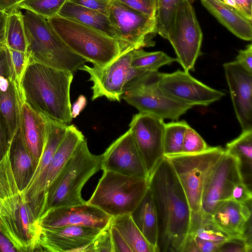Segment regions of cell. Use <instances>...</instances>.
<instances>
[{
  "label": "cell",
  "mask_w": 252,
  "mask_h": 252,
  "mask_svg": "<svg viewBox=\"0 0 252 252\" xmlns=\"http://www.w3.org/2000/svg\"><path fill=\"white\" fill-rule=\"evenodd\" d=\"M73 73L28 63L21 79V98L45 118L69 125L73 118L70 88Z\"/></svg>",
  "instance_id": "2"
},
{
  "label": "cell",
  "mask_w": 252,
  "mask_h": 252,
  "mask_svg": "<svg viewBox=\"0 0 252 252\" xmlns=\"http://www.w3.org/2000/svg\"><path fill=\"white\" fill-rule=\"evenodd\" d=\"M133 50L124 51L104 67L84 64L80 67L79 70L88 73L89 80L93 83L92 100L105 97L110 100L120 102L126 84L135 77L145 72L131 67Z\"/></svg>",
  "instance_id": "11"
},
{
  "label": "cell",
  "mask_w": 252,
  "mask_h": 252,
  "mask_svg": "<svg viewBox=\"0 0 252 252\" xmlns=\"http://www.w3.org/2000/svg\"><path fill=\"white\" fill-rule=\"evenodd\" d=\"M160 73L147 71L135 77L126 84L122 98L140 113L177 121L193 106L169 97L159 89Z\"/></svg>",
  "instance_id": "7"
},
{
  "label": "cell",
  "mask_w": 252,
  "mask_h": 252,
  "mask_svg": "<svg viewBox=\"0 0 252 252\" xmlns=\"http://www.w3.org/2000/svg\"><path fill=\"white\" fill-rule=\"evenodd\" d=\"M20 117L25 141L34 159L38 164L46 143L47 120L32 110L21 98Z\"/></svg>",
  "instance_id": "23"
},
{
  "label": "cell",
  "mask_w": 252,
  "mask_h": 252,
  "mask_svg": "<svg viewBox=\"0 0 252 252\" xmlns=\"http://www.w3.org/2000/svg\"><path fill=\"white\" fill-rule=\"evenodd\" d=\"M58 15L95 29L119 40L108 16L99 11L67 0L60 9Z\"/></svg>",
  "instance_id": "26"
},
{
  "label": "cell",
  "mask_w": 252,
  "mask_h": 252,
  "mask_svg": "<svg viewBox=\"0 0 252 252\" xmlns=\"http://www.w3.org/2000/svg\"><path fill=\"white\" fill-rule=\"evenodd\" d=\"M101 230L81 226L41 228L38 243L41 252H94L93 242Z\"/></svg>",
  "instance_id": "19"
},
{
  "label": "cell",
  "mask_w": 252,
  "mask_h": 252,
  "mask_svg": "<svg viewBox=\"0 0 252 252\" xmlns=\"http://www.w3.org/2000/svg\"><path fill=\"white\" fill-rule=\"evenodd\" d=\"M1 207H2V201L0 199V212L1 210Z\"/></svg>",
  "instance_id": "56"
},
{
  "label": "cell",
  "mask_w": 252,
  "mask_h": 252,
  "mask_svg": "<svg viewBox=\"0 0 252 252\" xmlns=\"http://www.w3.org/2000/svg\"><path fill=\"white\" fill-rule=\"evenodd\" d=\"M86 104V97L83 95H80L74 103L72 108H71V115L72 118H76L80 112L85 107Z\"/></svg>",
  "instance_id": "52"
},
{
  "label": "cell",
  "mask_w": 252,
  "mask_h": 252,
  "mask_svg": "<svg viewBox=\"0 0 252 252\" xmlns=\"http://www.w3.org/2000/svg\"><path fill=\"white\" fill-rule=\"evenodd\" d=\"M225 153L220 146L195 154L164 156L170 162L187 196L191 213L201 212L202 190L207 177Z\"/></svg>",
  "instance_id": "8"
},
{
  "label": "cell",
  "mask_w": 252,
  "mask_h": 252,
  "mask_svg": "<svg viewBox=\"0 0 252 252\" xmlns=\"http://www.w3.org/2000/svg\"><path fill=\"white\" fill-rule=\"evenodd\" d=\"M5 79L13 80L9 50L4 45L0 51V82Z\"/></svg>",
  "instance_id": "46"
},
{
  "label": "cell",
  "mask_w": 252,
  "mask_h": 252,
  "mask_svg": "<svg viewBox=\"0 0 252 252\" xmlns=\"http://www.w3.org/2000/svg\"><path fill=\"white\" fill-rule=\"evenodd\" d=\"M8 50L13 80L19 89L21 79L28 64V59L26 53L9 48Z\"/></svg>",
  "instance_id": "39"
},
{
  "label": "cell",
  "mask_w": 252,
  "mask_h": 252,
  "mask_svg": "<svg viewBox=\"0 0 252 252\" xmlns=\"http://www.w3.org/2000/svg\"><path fill=\"white\" fill-rule=\"evenodd\" d=\"M101 170L125 176L149 178L145 164L129 129L101 155Z\"/></svg>",
  "instance_id": "17"
},
{
  "label": "cell",
  "mask_w": 252,
  "mask_h": 252,
  "mask_svg": "<svg viewBox=\"0 0 252 252\" xmlns=\"http://www.w3.org/2000/svg\"><path fill=\"white\" fill-rule=\"evenodd\" d=\"M182 0H157V32L166 39L176 10ZM192 2L195 0H190Z\"/></svg>",
  "instance_id": "35"
},
{
  "label": "cell",
  "mask_w": 252,
  "mask_h": 252,
  "mask_svg": "<svg viewBox=\"0 0 252 252\" xmlns=\"http://www.w3.org/2000/svg\"><path fill=\"white\" fill-rule=\"evenodd\" d=\"M19 192L11 167L8 152L0 161V199L2 201Z\"/></svg>",
  "instance_id": "37"
},
{
  "label": "cell",
  "mask_w": 252,
  "mask_h": 252,
  "mask_svg": "<svg viewBox=\"0 0 252 252\" xmlns=\"http://www.w3.org/2000/svg\"><path fill=\"white\" fill-rule=\"evenodd\" d=\"M46 120L47 133L43 153L30 183L26 189L21 192L24 201L37 221L42 214L45 203L47 171L69 125Z\"/></svg>",
  "instance_id": "14"
},
{
  "label": "cell",
  "mask_w": 252,
  "mask_h": 252,
  "mask_svg": "<svg viewBox=\"0 0 252 252\" xmlns=\"http://www.w3.org/2000/svg\"><path fill=\"white\" fill-rule=\"evenodd\" d=\"M252 193L248 185L244 182L236 184L233 187L230 198L241 204L252 202Z\"/></svg>",
  "instance_id": "44"
},
{
  "label": "cell",
  "mask_w": 252,
  "mask_h": 252,
  "mask_svg": "<svg viewBox=\"0 0 252 252\" xmlns=\"http://www.w3.org/2000/svg\"></svg>",
  "instance_id": "57"
},
{
  "label": "cell",
  "mask_w": 252,
  "mask_h": 252,
  "mask_svg": "<svg viewBox=\"0 0 252 252\" xmlns=\"http://www.w3.org/2000/svg\"><path fill=\"white\" fill-rule=\"evenodd\" d=\"M108 17L119 39L133 49L153 46L157 32L156 18H151L117 0L110 2Z\"/></svg>",
  "instance_id": "12"
},
{
  "label": "cell",
  "mask_w": 252,
  "mask_h": 252,
  "mask_svg": "<svg viewBox=\"0 0 252 252\" xmlns=\"http://www.w3.org/2000/svg\"><path fill=\"white\" fill-rule=\"evenodd\" d=\"M8 13L0 9V43L5 44V27Z\"/></svg>",
  "instance_id": "53"
},
{
  "label": "cell",
  "mask_w": 252,
  "mask_h": 252,
  "mask_svg": "<svg viewBox=\"0 0 252 252\" xmlns=\"http://www.w3.org/2000/svg\"><path fill=\"white\" fill-rule=\"evenodd\" d=\"M252 242L247 239L232 237L223 242L218 252H251Z\"/></svg>",
  "instance_id": "41"
},
{
  "label": "cell",
  "mask_w": 252,
  "mask_h": 252,
  "mask_svg": "<svg viewBox=\"0 0 252 252\" xmlns=\"http://www.w3.org/2000/svg\"><path fill=\"white\" fill-rule=\"evenodd\" d=\"M189 233L201 239L217 243H223L233 237L220 228L211 218L204 216L201 213H191Z\"/></svg>",
  "instance_id": "31"
},
{
  "label": "cell",
  "mask_w": 252,
  "mask_h": 252,
  "mask_svg": "<svg viewBox=\"0 0 252 252\" xmlns=\"http://www.w3.org/2000/svg\"><path fill=\"white\" fill-rule=\"evenodd\" d=\"M75 4L99 11L108 16L112 0H68Z\"/></svg>",
  "instance_id": "45"
},
{
  "label": "cell",
  "mask_w": 252,
  "mask_h": 252,
  "mask_svg": "<svg viewBox=\"0 0 252 252\" xmlns=\"http://www.w3.org/2000/svg\"><path fill=\"white\" fill-rule=\"evenodd\" d=\"M149 188V178L125 176L103 171L91 197L87 202L112 218L130 214Z\"/></svg>",
  "instance_id": "6"
},
{
  "label": "cell",
  "mask_w": 252,
  "mask_h": 252,
  "mask_svg": "<svg viewBox=\"0 0 252 252\" xmlns=\"http://www.w3.org/2000/svg\"><path fill=\"white\" fill-rule=\"evenodd\" d=\"M202 5L237 37L245 40L252 39V22L220 0H201Z\"/></svg>",
  "instance_id": "24"
},
{
  "label": "cell",
  "mask_w": 252,
  "mask_h": 252,
  "mask_svg": "<svg viewBox=\"0 0 252 252\" xmlns=\"http://www.w3.org/2000/svg\"><path fill=\"white\" fill-rule=\"evenodd\" d=\"M208 147L206 142L198 132L189 126L184 134L182 153L190 154L200 153Z\"/></svg>",
  "instance_id": "38"
},
{
  "label": "cell",
  "mask_w": 252,
  "mask_h": 252,
  "mask_svg": "<svg viewBox=\"0 0 252 252\" xmlns=\"http://www.w3.org/2000/svg\"><path fill=\"white\" fill-rule=\"evenodd\" d=\"M12 137L0 111V161L8 153Z\"/></svg>",
  "instance_id": "43"
},
{
  "label": "cell",
  "mask_w": 252,
  "mask_h": 252,
  "mask_svg": "<svg viewBox=\"0 0 252 252\" xmlns=\"http://www.w3.org/2000/svg\"><path fill=\"white\" fill-rule=\"evenodd\" d=\"M4 44L0 43V51L2 48V47L4 46Z\"/></svg>",
  "instance_id": "55"
},
{
  "label": "cell",
  "mask_w": 252,
  "mask_h": 252,
  "mask_svg": "<svg viewBox=\"0 0 252 252\" xmlns=\"http://www.w3.org/2000/svg\"><path fill=\"white\" fill-rule=\"evenodd\" d=\"M94 252H114L110 224L101 231L93 242Z\"/></svg>",
  "instance_id": "42"
},
{
  "label": "cell",
  "mask_w": 252,
  "mask_h": 252,
  "mask_svg": "<svg viewBox=\"0 0 252 252\" xmlns=\"http://www.w3.org/2000/svg\"><path fill=\"white\" fill-rule=\"evenodd\" d=\"M8 156L18 189L22 192L30 183L38 164L25 141L20 117L17 128L12 138Z\"/></svg>",
  "instance_id": "22"
},
{
  "label": "cell",
  "mask_w": 252,
  "mask_h": 252,
  "mask_svg": "<svg viewBox=\"0 0 252 252\" xmlns=\"http://www.w3.org/2000/svg\"><path fill=\"white\" fill-rule=\"evenodd\" d=\"M163 120L152 114L139 112L133 115L129 125L149 175L164 157Z\"/></svg>",
  "instance_id": "16"
},
{
  "label": "cell",
  "mask_w": 252,
  "mask_h": 252,
  "mask_svg": "<svg viewBox=\"0 0 252 252\" xmlns=\"http://www.w3.org/2000/svg\"><path fill=\"white\" fill-rule=\"evenodd\" d=\"M225 152L236 158L239 163L243 180L251 179L252 166V129L242 131L236 138L227 143Z\"/></svg>",
  "instance_id": "29"
},
{
  "label": "cell",
  "mask_w": 252,
  "mask_h": 252,
  "mask_svg": "<svg viewBox=\"0 0 252 252\" xmlns=\"http://www.w3.org/2000/svg\"><path fill=\"white\" fill-rule=\"evenodd\" d=\"M1 230L17 252H41V228L21 192L2 201Z\"/></svg>",
  "instance_id": "9"
},
{
  "label": "cell",
  "mask_w": 252,
  "mask_h": 252,
  "mask_svg": "<svg viewBox=\"0 0 252 252\" xmlns=\"http://www.w3.org/2000/svg\"><path fill=\"white\" fill-rule=\"evenodd\" d=\"M17 252L12 243L4 235L1 230L0 220V252Z\"/></svg>",
  "instance_id": "51"
},
{
  "label": "cell",
  "mask_w": 252,
  "mask_h": 252,
  "mask_svg": "<svg viewBox=\"0 0 252 252\" xmlns=\"http://www.w3.org/2000/svg\"><path fill=\"white\" fill-rule=\"evenodd\" d=\"M158 87L165 94L191 105L208 106L221 99L225 94L193 77L189 72L178 70L160 73Z\"/></svg>",
  "instance_id": "15"
},
{
  "label": "cell",
  "mask_w": 252,
  "mask_h": 252,
  "mask_svg": "<svg viewBox=\"0 0 252 252\" xmlns=\"http://www.w3.org/2000/svg\"><path fill=\"white\" fill-rule=\"evenodd\" d=\"M110 232L114 252H132L123 237L111 223Z\"/></svg>",
  "instance_id": "48"
},
{
  "label": "cell",
  "mask_w": 252,
  "mask_h": 252,
  "mask_svg": "<svg viewBox=\"0 0 252 252\" xmlns=\"http://www.w3.org/2000/svg\"><path fill=\"white\" fill-rule=\"evenodd\" d=\"M151 18H156L157 0H117Z\"/></svg>",
  "instance_id": "40"
},
{
  "label": "cell",
  "mask_w": 252,
  "mask_h": 252,
  "mask_svg": "<svg viewBox=\"0 0 252 252\" xmlns=\"http://www.w3.org/2000/svg\"><path fill=\"white\" fill-rule=\"evenodd\" d=\"M111 224L120 233L132 252H158L144 236L130 214L112 218Z\"/></svg>",
  "instance_id": "28"
},
{
  "label": "cell",
  "mask_w": 252,
  "mask_h": 252,
  "mask_svg": "<svg viewBox=\"0 0 252 252\" xmlns=\"http://www.w3.org/2000/svg\"><path fill=\"white\" fill-rule=\"evenodd\" d=\"M189 126L185 121H173L165 124L163 134L164 156L182 153L184 134Z\"/></svg>",
  "instance_id": "34"
},
{
  "label": "cell",
  "mask_w": 252,
  "mask_h": 252,
  "mask_svg": "<svg viewBox=\"0 0 252 252\" xmlns=\"http://www.w3.org/2000/svg\"><path fill=\"white\" fill-rule=\"evenodd\" d=\"M193 236L200 252H217L222 243L205 240L196 236Z\"/></svg>",
  "instance_id": "49"
},
{
  "label": "cell",
  "mask_w": 252,
  "mask_h": 252,
  "mask_svg": "<svg viewBox=\"0 0 252 252\" xmlns=\"http://www.w3.org/2000/svg\"><path fill=\"white\" fill-rule=\"evenodd\" d=\"M68 0H23L15 8L32 11L48 19L58 15Z\"/></svg>",
  "instance_id": "36"
},
{
  "label": "cell",
  "mask_w": 252,
  "mask_h": 252,
  "mask_svg": "<svg viewBox=\"0 0 252 252\" xmlns=\"http://www.w3.org/2000/svg\"><path fill=\"white\" fill-rule=\"evenodd\" d=\"M149 188L157 211L162 251L182 252L190 227L191 210L179 179L165 157L149 175Z\"/></svg>",
  "instance_id": "1"
},
{
  "label": "cell",
  "mask_w": 252,
  "mask_h": 252,
  "mask_svg": "<svg viewBox=\"0 0 252 252\" xmlns=\"http://www.w3.org/2000/svg\"><path fill=\"white\" fill-rule=\"evenodd\" d=\"M176 61L162 51L146 52L143 49H133L131 59L132 68L143 72L158 71L160 67Z\"/></svg>",
  "instance_id": "33"
},
{
  "label": "cell",
  "mask_w": 252,
  "mask_h": 252,
  "mask_svg": "<svg viewBox=\"0 0 252 252\" xmlns=\"http://www.w3.org/2000/svg\"><path fill=\"white\" fill-rule=\"evenodd\" d=\"M101 155L93 154L87 140H82L48 189L42 215L54 208L86 203L82 189L90 178L101 170Z\"/></svg>",
  "instance_id": "4"
},
{
  "label": "cell",
  "mask_w": 252,
  "mask_h": 252,
  "mask_svg": "<svg viewBox=\"0 0 252 252\" xmlns=\"http://www.w3.org/2000/svg\"><path fill=\"white\" fill-rule=\"evenodd\" d=\"M191 3L190 0L179 2L166 37L175 50L176 61L187 72L194 70L203 36Z\"/></svg>",
  "instance_id": "10"
},
{
  "label": "cell",
  "mask_w": 252,
  "mask_h": 252,
  "mask_svg": "<svg viewBox=\"0 0 252 252\" xmlns=\"http://www.w3.org/2000/svg\"><path fill=\"white\" fill-rule=\"evenodd\" d=\"M233 105L242 131L252 129V74L236 61L223 65Z\"/></svg>",
  "instance_id": "20"
},
{
  "label": "cell",
  "mask_w": 252,
  "mask_h": 252,
  "mask_svg": "<svg viewBox=\"0 0 252 252\" xmlns=\"http://www.w3.org/2000/svg\"><path fill=\"white\" fill-rule=\"evenodd\" d=\"M66 45L93 65L104 67L124 51L126 43L79 22L59 15L47 19Z\"/></svg>",
  "instance_id": "5"
},
{
  "label": "cell",
  "mask_w": 252,
  "mask_h": 252,
  "mask_svg": "<svg viewBox=\"0 0 252 252\" xmlns=\"http://www.w3.org/2000/svg\"><path fill=\"white\" fill-rule=\"evenodd\" d=\"M111 219V216L86 201L49 210L40 217L38 223L42 229L81 226L103 230L110 224Z\"/></svg>",
  "instance_id": "18"
},
{
  "label": "cell",
  "mask_w": 252,
  "mask_h": 252,
  "mask_svg": "<svg viewBox=\"0 0 252 252\" xmlns=\"http://www.w3.org/2000/svg\"><path fill=\"white\" fill-rule=\"evenodd\" d=\"M23 0H0V9L8 13Z\"/></svg>",
  "instance_id": "54"
},
{
  "label": "cell",
  "mask_w": 252,
  "mask_h": 252,
  "mask_svg": "<svg viewBox=\"0 0 252 252\" xmlns=\"http://www.w3.org/2000/svg\"><path fill=\"white\" fill-rule=\"evenodd\" d=\"M4 45L9 49L26 53L27 41L23 14L20 9H14L8 13Z\"/></svg>",
  "instance_id": "32"
},
{
  "label": "cell",
  "mask_w": 252,
  "mask_h": 252,
  "mask_svg": "<svg viewBox=\"0 0 252 252\" xmlns=\"http://www.w3.org/2000/svg\"><path fill=\"white\" fill-rule=\"evenodd\" d=\"M84 139V135L76 126L73 125L67 126L65 135L47 171L45 181L46 193L52 183L70 158L78 144Z\"/></svg>",
  "instance_id": "27"
},
{
  "label": "cell",
  "mask_w": 252,
  "mask_h": 252,
  "mask_svg": "<svg viewBox=\"0 0 252 252\" xmlns=\"http://www.w3.org/2000/svg\"><path fill=\"white\" fill-rule=\"evenodd\" d=\"M20 100L19 89L12 80L6 89L0 90V111L12 136L19 123Z\"/></svg>",
  "instance_id": "30"
},
{
  "label": "cell",
  "mask_w": 252,
  "mask_h": 252,
  "mask_svg": "<svg viewBox=\"0 0 252 252\" xmlns=\"http://www.w3.org/2000/svg\"><path fill=\"white\" fill-rule=\"evenodd\" d=\"M242 181L244 180L238 159L225 152L205 181L201 202L202 215L211 218L220 204L230 198L234 186Z\"/></svg>",
  "instance_id": "13"
},
{
  "label": "cell",
  "mask_w": 252,
  "mask_h": 252,
  "mask_svg": "<svg viewBox=\"0 0 252 252\" xmlns=\"http://www.w3.org/2000/svg\"><path fill=\"white\" fill-rule=\"evenodd\" d=\"M182 252H200L194 236L190 233L186 237Z\"/></svg>",
  "instance_id": "50"
},
{
  "label": "cell",
  "mask_w": 252,
  "mask_h": 252,
  "mask_svg": "<svg viewBox=\"0 0 252 252\" xmlns=\"http://www.w3.org/2000/svg\"><path fill=\"white\" fill-rule=\"evenodd\" d=\"M130 214L147 240L158 252L160 251L158 214L149 188L138 205Z\"/></svg>",
  "instance_id": "25"
},
{
  "label": "cell",
  "mask_w": 252,
  "mask_h": 252,
  "mask_svg": "<svg viewBox=\"0 0 252 252\" xmlns=\"http://www.w3.org/2000/svg\"><path fill=\"white\" fill-rule=\"evenodd\" d=\"M236 61L247 72L252 74V44H248L246 48L240 50Z\"/></svg>",
  "instance_id": "47"
},
{
  "label": "cell",
  "mask_w": 252,
  "mask_h": 252,
  "mask_svg": "<svg viewBox=\"0 0 252 252\" xmlns=\"http://www.w3.org/2000/svg\"><path fill=\"white\" fill-rule=\"evenodd\" d=\"M23 19L28 63L73 73L87 62L66 45L47 19L29 10Z\"/></svg>",
  "instance_id": "3"
},
{
  "label": "cell",
  "mask_w": 252,
  "mask_h": 252,
  "mask_svg": "<svg viewBox=\"0 0 252 252\" xmlns=\"http://www.w3.org/2000/svg\"><path fill=\"white\" fill-rule=\"evenodd\" d=\"M250 202L241 204L228 199L216 209L211 216L213 221L222 230L233 237L252 239L251 206Z\"/></svg>",
  "instance_id": "21"
}]
</instances>
